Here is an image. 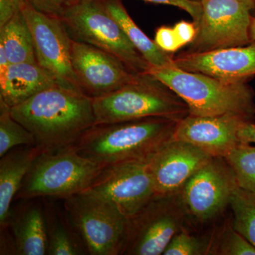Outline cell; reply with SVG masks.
<instances>
[{
  "mask_svg": "<svg viewBox=\"0 0 255 255\" xmlns=\"http://www.w3.org/2000/svg\"><path fill=\"white\" fill-rule=\"evenodd\" d=\"M12 117L43 150L75 143L95 124L92 98L61 86L50 87L11 107Z\"/></svg>",
  "mask_w": 255,
  "mask_h": 255,
  "instance_id": "obj_1",
  "label": "cell"
},
{
  "mask_svg": "<svg viewBox=\"0 0 255 255\" xmlns=\"http://www.w3.org/2000/svg\"><path fill=\"white\" fill-rule=\"evenodd\" d=\"M173 119L150 117L107 124H95L74 143L78 152L94 162L109 166L147 160L157 148L173 137Z\"/></svg>",
  "mask_w": 255,
  "mask_h": 255,
  "instance_id": "obj_2",
  "label": "cell"
},
{
  "mask_svg": "<svg viewBox=\"0 0 255 255\" xmlns=\"http://www.w3.org/2000/svg\"><path fill=\"white\" fill-rule=\"evenodd\" d=\"M147 73L177 94L187 104L189 115L236 114L253 122L254 92L246 81H226L176 66L151 68Z\"/></svg>",
  "mask_w": 255,
  "mask_h": 255,
  "instance_id": "obj_3",
  "label": "cell"
},
{
  "mask_svg": "<svg viewBox=\"0 0 255 255\" xmlns=\"http://www.w3.org/2000/svg\"><path fill=\"white\" fill-rule=\"evenodd\" d=\"M95 124L162 117L179 122L189 114V107L168 87L150 74H138L123 87L92 99Z\"/></svg>",
  "mask_w": 255,
  "mask_h": 255,
  "instance_id": "obj_4",
  "label": "cell"
},
{
  "mask_svg": "<svg viewBox=\"0 0 255 255\" xmlns=\"http://www.w3.org/2000/svg\"><path fill=\"white\" fill-rule=\"evenodd\" d=\"M105 167L81 155L74 143L44 150L32 164L14 201L66 199L88 189Z\"/></svg>",
  "mask_w": 255,
  "mask_h": 255,
  "instance_id": "obj_5",
  "label": "cell"
},
{
  "mask_svg": "<svg viewBox=\"0 0 255 255\" xmlns=\"http://www.w3.org/2000/svg\"><path fill=\"white\" fill-rule=\"evenodd\" d=\"M59 18L72 40L114 55L132 73H147L151 68L100 0H78Z\"/></svg>",
  "mask_w": 255,
  "mask_h": 255,
  "instance_id": "obj_6",
  "label": "cell"
},
{
  "mask_svg": "<svg viewBox=\"0 0 255 255\" xmlns=\"http://www.w3.org/2000/svg\"><path fill=\"white\" fill-rule=\"evenodd\" d=\"M188 216L181 193L156 194L136 214L127 218L119 255H160L184 228Z\"/></svg>",
  "mask_w": 255,
  "mask_h": 255,
  "instance_id": "obj_7",
  "label": "cell"
},
{
  "mask_svg": "<svg viewBox=\"0 0 255 255\" xmlns=\"http://www.w3.org/2000/svg\"><path fill=\"white\" fill-rule=\"evenodd\" d=\"M63 200L65 213L89 255H120L127 218L113 204L87 190Z\"/></svg>",
  "mask_w": 255,
  "mask_h": 255,
  "instance_id": "obj_8",
  "label": "cell"
},
{
  "mask_svg": "<svg viewBox=\"0 0 255 255\" xmlns=\"http://www.w3.org/2000/svg\"><path fill=\"white\" fill-rule=\"evenodd\" d=\"M202 14L191 52H206L252 43L251 11L244 0H201Z\"/></svg>",
  "mask_w": 255,
  "mask_h": 255,
  "instance_id": "obj_9",
  "label": "cell"
},
{
  "mask_svg": "<svg viewBox=\"0 0 255 255\" xmlns=\"http://www.w3.org/2000/svg\"><path fill=\"white\" fill-rule=\"evenodd\" d=\"M21 11L33 36L37 63L60 86L82 93L72 67L71 38L60 18L38 11L26 1Z\"/></svg>",
  "mask_w": 255,
  "mask_h": 255,
  "instance_id": "obj_10",
  "label": "cell"
},
{
  "mask_svg": "<svg viewBox=\"0 0 255 255\" xmlns=\"http://www.w3.org/2000/svg\"><path fill=\"white\" fill-rule=\"evenodd\" d=\"M87 190L107 199L127 218L136 214L156 195L146 160L106 166Z\"/></svg>",
  "mask_w": 255,
  "mask_h": 255,
  "instance_id": "obj_11",
  "label": "cell"
},
{
  "mask_svg": "<svg viewBox=\"0 0 255 255\" xmlns=\"http://www.w3.org/2000/svg\"><path fill=\"white\" fill-rule=\"evenodd\" d=\"M238 186L234 172L226 159L213 157L180 191L188 216L200 223L214 219L229 205Z\"/></svg>",
  "mask_w": 255,
  "mask_h": 255,
  "instance_id": "obj_12",
  "label": "cell"
},
{
  "mask_svg": "<svg viewBox=\"0 0 255 255\" xmlns=\"http://www.w3.org/2000/svg\"><path fill=\"white\" fill-rule=\"evenodd\" d=\"M70 55L82 93L92 99L118 90L138 75L114 55L82 42L71 39Z\"/></svg>",
  "mask_w": 255,
  "mask_h": 255,
  "instance_id": "obj_13",
  "label": "cell"
},
{
  "mask_svg": "<svg viewBox=\"0 0 255 255\" xmlns=\"http://www.w3.org/2000/svg\"><path fill=\"white\" fill-rule=\"evenodd\" d=\"M212 157L189 142L173 137L164 142L146 160L156 194L180 192L196 171Z\"/></svg>",
  "mask_w": 255,
  "mask_h": 255,
  "instance_id": "obj_14",
  "label": "cell"
},
{
  "mask_svg": "<svg viewBox=\"0 0 255 255\" xmlns=\"http://www.w3.org/2000/svg\"><path fill=\"white\" fill-rule=\"evenodd\" d=\"M247 122L251 121L236 114L210 117L189 114L177 122L173 138L189 142L212 157L225 158L235 147L244 143L240 132Z\"/></svg>",
  "mask_w": 255,
  "mask_h": 255,
  "instance_id": "obj_15",
  "label": "cell"
},
{
  "mask_svg": "<svg viewBox=\"0 0 255 255\" xmlns=\"http://www.w3.org/2000/svg\"><path fill=\"white\" fill-rule=\"evenodd\" d=\"M178 68L231 82L255 75V41L244 46L206 52H188L174 59Z\"/></svg>",
  "mask_w": 255,
  "mask_h": 255,
  "instance_id": "obj_16",
  "label": "cell"
},
{
  "mask_svg": "<svg viewBox=\"0 0 255 255\" xmlns=\"http://www.w3.org/2000/svg\"><path fill=\"white\" fill-rule=\"evenodd\" d=\"M23 200L24 202L16 209L11 208L8 223L12 233L14 254L47 255L48 241L44 208L38 203L31 201L32 199Z\"/></svg>",
  "mask_w": 255,
  "mask_h": 255,
  "instance_id": "obj_17",
  "label": "cell"
},
{
  "mask_svg": "<svg viewBox=\"0 0 255 255\" xmlns=\"http://www.w3.org/2000/svg\"><path fill=\"white\" fill-rule=\"evenodd\" d=\"M55 86L60 85L38 63L10 64L0 73V102L11 108Z\"/></svg>",
  "mask_w": 255,
  "mask_h": 255,
  "instance_id": "obj_18",
  "label": "cell"
},
{
  "mask_svg": "<svg viewBox=\"0 0 255 255\" xmlns=\"http://www.w3.org/2000/svg\"><path fill=\"white\" fill-rule=\"evenodd\" d=\"M43 149L37 145L14 147L0 159V226L8 227L11 204L14 201L25 177Z\"/></svg>",
  "mask_w": 255,
  "mask_h": 255,
  "instance_id": "obj_19",
  "label": "cell"
},
{
  "mask_svg": "<svg viewBox=\"0 0 255 255\" xmlns=\"http://www.w3.org/2000/svg\"><path fill=\"white\" fill-rule=\"evenodd\" d=\"M104 7L119 23L132 44L142 55L151 68L175 66L172 53L161 49L155 41L150 39L130 17L120 0H100Z\"/></svg>",
  "mask_w": 255,
  "mask_h": 255,
  "instance_id": "obj_20",
  "label": "cell"
},
{
  "mask_svg": "<svg viewBox=\"0 0 255 255\" xmlns=\"http://www.w3.org/2000/svg\"><path fill=\"white\" fill-rule=\"evenodd\" d=\"M43 208L48 241L47 255L88 254L85 243L66 213L63 214L58 208L48 203Z\"/></svg>",
  "mask_w": 255,
  "mask_h": 255,
  "instance_id": "obj_21",
  "label": "cell"
},
{
  "mask_svg": "<svg viewBox=\"0 0 255 255\" xmlns=\"http://www.w3.org/2000/svg\"><path fill=\"white\" fill-rule=\"evenodd\" d=\"M0 46L10 64L37 63L33 36L21 11L0 27Z\"/></svg>",
  "mask_w": 255,
  "mask_h": 255,
  "instance_id": "obj_22",
  "label": "cell"
},
{
  "mask_svg": "<svg viewBox=\"0 0 255 255\" xmlns=\"http://www.w3.org/2000/svg\"><path fill=\"white\" fill-rule=\"evenodd\" d=\"M229 206L233 228L255 247V194L239 186L233 191Z\"/></svg>",
  "mask_w": 255,
  "mask_h": 255,
  "instance_id": "obj_23",
  "label": "cell"
},
{
  "mask_svg": "<svg viewBox=\"0 0 255 255\" xmlns=\"http://www.w3.org/2000/svg\"><path fill=\"white\" fill-rule=\"evenodd\" d=\"M36 144L33 134L12 117L11 107L0 102V157L18 146Z\"/></svg>",
  "mask_w": 255,
  "mask_h": 255,
  "instance_id": "obj_24",
  "label": "cell"
},
{
  "mask_svg": "<svg viewBox=\"0 0 255 255\" xmlns=\"http://www.w3.org/2000/svg\"><path fill=\"white\" fill-rule=\"evenodd\" d=\"M225 159L234 172L238 185L255 194V145L242 143Z\"/></svg>",
  "mask_w": 255,
  "mask_h": 255,
  "instance_id": "obj_25",
  "label": "cell"
},
{
  "mask_svg": "<svg viewBox=\"0 0 255 255\" xmlns=\"http://www.w3.org/2000/svg\"><path fill=\"white\" fill-rule=\"evenodd\" d=\"M212 241L193 236L183 228L172 238L163 255H204L211 254Z\"/></svg>",
  "mask_w": 255,
  "mask_h": 255,
  "instance_id": "obj_26",
  "label": "cell"
},
{
  "mask_svg": "<svg viewBox=\"0 0 255 255\" xmlns=\"http://www.w3.org/2000/svg\"><path fill=\"white\" fill-rule=\"evenodd\" d=\"M211 254L255 255V247L231 225L225 229L219 241L212 245Z\"/></svg>",
  "mask_w": 255,
  "mask_h": 255,
  "instance_id": "obj_27",
  "label": "cell"
},
{
  "mask_svg": "<svg viewBox=\"0 0 255 255\" xmlns=\"http://www.w3.org/2000/svg\"><path fill=\"white\" fill-rule=\"evenodd\" d=\"M38 11L59 18L63 11L76 0H25Z\"/></svg>",
  "mask_w": 255,
  "mask_h": 255,
  "instance_id": "obj_28",
  "label": "cell"
},
{
  "mask_svg": "<svg viewBox=\"0 0 255 255\" xmlns=\"http://www.w3.org/2000/svg\"><path fill=\"white\" fill-rule=\"evenodd\" d=\"M155 43L157 46L169 53H172L182 48L174 28L162 26L157 28L155 32Z\"/></svg>",
  "mask_w": 255,
  "mask_h": 255,
  "instance_id": "obj_29",
  "label": "cell"
},
{
  "mask_svg": "<svg viewBox=\"0 0 255 255\" xmlns=\"http://www.w3.org/2000/svg\"><path fill=\"white\" fill-rule=\"evenodd\" d=\"M78 0H76L75 2ZM148 2L171 5L187 11L193 18V21L198 25L202 14V6L200 1L194 0H144Z\"/></svg>",
  "mask_w": 255,
  "mask_h": 255,
  "instance_id": "obj_30",
  "label": "cell"
},
{
  "mask_svg": "<svg viewBox=\"0 0 255 255\" xmlns=\"http://www.w3.org/2000/svg\"><path fill=\"white\" fill-rule=\"evenodd\" d=\"M174 30L179 43L183 47L194 41L197 34L198 28L197 25L194 21L188 22L186 21H181L176 23Z\"/></svg>",
  "mask_w": 255,
  "mask_h": 255,
  "instance_id": "obj_31",
  "label": "cell"
},
{
  "mask_svg": "<svg viewBox=\"0 0 255 255\" xmlns=\"http://www.w3.org/2000/svg\"><path fill=\"white\" fill-rule=\"evenodd\" d=\"M25 0H0V27L21 11Z\"/></svg>",
  "mask_w": 255,
  "mask_h": 255,
  "instance_id": "obj_32",
  "label": "cell"
},
{
  "mask_svg": "<svg viewBox=\"0 0 255 255\" xmlns=\"http://www.w3.org/2000/svg\"><path fill=\"white\" fill-rule=\"evenodd\" d=\"M240 136L243 142L255 144V124L252 122H247L243 124Z\"/></svg>",
  "mask_w": 255,
  "mask_h": 255,
  "instance_id": "obj_33",
  "label": "cell"
},
{
  "mask_svg": "<svg viewBox=\"0 0 255 255\" xmlns=\"http://www.w3.org/2000/svg\"><path fill=\"white\" fill-rule=\"evenodd\" d=\"M9 65V61L5 53L4 48L0 46V73H3Z\"/></svg>",
  "mask_w": 255,
  "mask_h": 255,
  "instance_id": "obj_34",
  "label": "cell"
},
{
  "mask_svg": "<svg viewBox=\"0 0 255 255\" xmlns=\"http://www.w3.org/2000/svg\"><path fill=\"white\" fill-rule=\"evenodd\" d=\"M250 34H251L252 42L255 41V17L254 16H253V18H252Z\"/></svg>",
  "mask_w": 255,
  "mask_h": 255,
  "instance_id": "obj_35",
  "label": "cell"
},
{
  "mask_svg": "<svg viewBox=\"0 0 255 255\" xmlns=\"http://www.w3.org/2000/svg\"><path fill=\"white\" fill-rule=\"evenodd\" d=\"M244 1H248V2L251 3L255 6V0H244Z\"/></svg>",
  "mask_w": 255,
  "mask_h": 255,
  "instance_id": "obj_36",
  "label": "cell"
},
{
  "mask_svg": "<svg viewBox=\"0 0 255 255\" xmlns=\"http://www.w3.org/2000/svg\"><path fill=\"white\" fill-rule=\"evenodd\" d=\"M194 1H201V0H194Z\"/></svg>",
  "mask_w": 255,
  "mask_h": 255,
  "instance_id": "obj_37",
  "label": "cell"
}]
</instances>
